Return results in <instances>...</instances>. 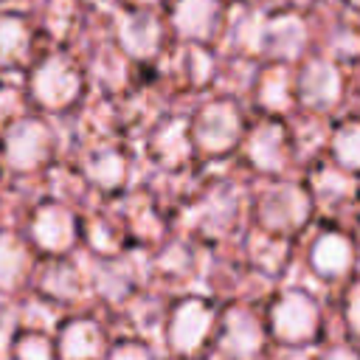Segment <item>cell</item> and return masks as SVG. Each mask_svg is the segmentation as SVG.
I'll list each match as a JSON object with an SVG mask.
<instances>
[{"label":"cell","mask_w":360,"mask_h":360,"mask_svg":"<svg viewBox=\"0 0 360 360\" xmlns=\"http://www.w3.org/2000/svg\"><path fill=\"white\" fill-rule=\"evenodd\" d=\"M205 329H208V312L197 304H188L174 321V335H172L174 346L183 349V352L194 349L200 343V338L205 335Z\"/></svg>","instance_id":"2"},{"label":"cell","mask_w":360,"mask_h":360,"mask_svg":"<svg viewBox=\"0 0 360 360\" xmlns=\"http://www.w3.org/2000/svg\"><path fill=\"white\" fill-rule=\"evenodd\" d=\"M315 329V307L304 295H290L276 309V332L284 340H304Z\"/></svg>","instance_id":"1"},{"label":"cell","mask_w":360,"mask_h":360,"mask_svg":"<svg viewBox=\"0 0 360 360\" xmlns=\"http://www.w3.org/2000/svg\"><path fill=\"white\" fill-rule=\"evenodd\" d=\"M349 259H352V250H349L346 239H340V236H326V239H321L318 248H315V267H318L321 273L338 276V273L346 270Z\"/></svg>","instance_id":"3"},{"label":"cell","mask_w":360,"mask_h":360,"mask_svg":"<svg viewBox=\"0 0 360 360\" xmlns=\"http://www.w3.org/2000/svg\"><path fill=\"white\" fill-rule=\"evenodd\" d=\"M20 360H51V352H48V343L31 338V340H22L20 343Z\"/></svg>","instance_id":"7"},{"label":"cell","mask_w":360,"mask_h":360,"mask_svg":"<svg viewBox=\"0 0 360 360\" xmlns=\"http://www.w3.org/2000/svg\"><path fill=\"white\" fill-rule=\"evenodd\" d=\"M228 349L236 354V357H250L259 346V329L250 318L245 315H233L231 318V326H228V338H225Z\"/></svg>","instance_id":"4"},{"label":"cell","mask_w":360,"mask_h":360,"mask_svg":"<svg viewBox=\"0 0 360 360\" xmlns=\"http://www.w3.org/2000/svg\"><path fill=\"white\" fill-rule=\"evenodd\" d=\"M349 135H352V138H346V132H343V138L338 141V152L343 155L346 163L360 166V129H352Z\"/></svg>","instance_id":"6"},{"label":"cell","mask_w":360,"mask_h":360,"mask_svg":"<svg viewBox=\"0 0 360 360\" xmlns=\"http://www.w3.org/2000/svg\"><path fill=\"white\" fill-rule=\"evenodd\" d=\"M112 360H146V354L141 349H135V346H124V349H118L112 354Z\"/></svg>","instance_id":"9"},{"label":"cell","mask_w":360,"mask_h":360,"mask_svg":"<svg viewBox=\"0 0 360 360\" xmlns=\"http://www.w3.org/2000/svg\"><path fill=\"white\" fill-rule=\"evenodd\" d=\"M98 346V338H96V329L90 323H76L73 329L65 332L62 338V352L65 357L70 360H82V357H90Z\"/></svg>","instance_id":"5"},{"label":"cell","mask_w":360,"mask_h":360,"mask_svg":"<svg viewBox=\"0 0 360 360\" xmlns=\"http://www.w3.org/2000/svg\"><path fill=\"white\" fill-rule=\"evenodd\" d=\"M326 360H354V354H349V352H343V349H338V352H332Z\"/></svg>","instance_id":"10"},{"label":"cell","mask_w":360,"mask_h":360,"mask_svg":"<svg viewBox=\"0 0 360 360\" xmlns=\"http://www.w3.org/2000/svg\"><path fill=\"white\" fill-rule=\"evenodd\" d=\"M349 318H352V326L360 332V287L352 292V304H349Z\"/></svg>","instance_id":"8"}]
</instances>
